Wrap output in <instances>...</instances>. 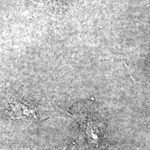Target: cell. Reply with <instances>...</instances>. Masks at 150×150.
Returning <instances> with one entry per match:
<instances>
[{
  "instance_id": "obj_1",
  "label": "cell",
  "mask_w": 150,
  "mask_h": 150,
  "mask_svg": "<svg viewBox=\"0 0 150 150\" xmlns=\"http://www.w3.org/2000/svg\"><path fill=\"white\" fill-rule=\"evenodd\" d=\"M73 149H74V145H72V144H70V145L67 146L65 150H74Z\"/></svg>"
}]
</instances>
